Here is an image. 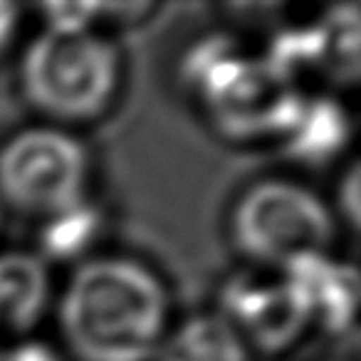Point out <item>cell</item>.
Masks as SVG:
<instances>
[{
    "label": "cell",
    "mask_w": 361,
    "mask_h": 361,
    "mask_svg": "<svg viewBox=\"0 0 361 361\" xmlns=\"http://www.w3.org/2000/svg\"><path fill=\"white\" fill-rule=\"evenodd\" d=\"M52 310L67 361H154L178 317L166 277L126 252L77 262Z\"/></svg>",
    "instance_id": "obj_1"
},
{
    "label": "cell",
    "mask_w": 361,
    "mask_h": 361,
    "mask_svg": "<svg viewBox=\"0 0 361 361\" xmlns=\"http://www.w3.org/2000/svg\"><path fill=\"white\" fill-rule=\"evenodd\" d=\"M18 92L45 124L80 129L106 119L124 99L126 57L94 27L42 23L18 55Z\"/></svg>",
    "instance_id": "obj_2"
},
{
    "label": "cell",
    "mask_w": 361,
    "mask_h": 361,
    "mask_svg": "<svg viewBox=\"0 0 361 361\" xmlns=\"http://www.w3.org/2000/svg\"><path fill=\"white\" fill-rule=\"evenodd\" d=\"M341 228L331 198L287 173L245 180L223 218L226 243L238 260L277 272H297L334 257Z\"/></svg>",
    "instance_id": "obj_3"
},
{
    "label": "cell",
    "mask_w": 361,
    "mask_h": 361,
    "mask_svg": "<svg viewBox=\"0 0 361 361\" xmlns=\"http://www.w3.org/2000/svg\"><path fill=\"white\" fill-rule=\"evenodd\" d=\"M94 154L75 129L32 121L0 141V211L42 226L87 206Z\"/></svg>",
    "instance_id": "obj_4"
},
{
    "label": "cell",
    "mask_w": 361,
    "mask_h": 361,
    "mask_svg": "<svg viewBox=\"0 0 361 361\" xmlns=\"http://www.w3.org/2000/svg\"><path fill=\"white\" fill-rule=\"evenodd\" d=\"M218 312L240 331L255 356H282L314 329L305 275L243 265L221 287Z\"/></svg>",
    "instance_id": "obj_5"
},
{
    "label": "cell",
    "mask_w": 361,
    "mask_h": 361,
    "mask_svg": "<svg viewBox=\"0 0 361 361\" xmlns=\"http://www.w3.org/2000/svg\"><path fill=\"white\" fill-rule=\"evenodd\" d=\"M50 275L32 247L0 250V346L35 336L55 300Z\"/></svg>",
    "instance_id": "obj_6"
},
{
    "label": "cell",
    "mask_w": 361,
    "mask_h": 361,
    "mask_svg": "<svg viewBox=\"0 0 361 361\" xmlns=\"http://www.w3.org/2000/svg\"><path fill=\"white\" fill-rule=\"evenodd\" d=\"M154 361H257V356L211 305L176 317Z\"/></svg>",
    "instance_id": "obj_7"
},
{
    "label": "cell",
    "mask_w": 361,
    "mask_h": 361,
    "mask_svg": "<svg viewBox=\"0 0 361 361\" xmlns=\"http://www.w3.org/2000/svg\"><path fill=\"white\" fill-rule=\"evenodd\" d=\"M20 13L23 8L18 6H0V50L18 35V27H20Z\"/></svg>",
    "instance_id": "obj_8"
},
{
    "label": "cell",
    "mask_w": 361,
    "mask_h": 361,
    "mask_svg": "<svg viewBox=\"0 0 361 361\" xmlns=\"http://www.w3.org/2000/svg\"><path fill=\"white\" fill-rule=\"evenodd\" d=\"M0 221H3V211H0Z\"/></svg>",
    "instance_id": "obj_9"
}]
</instances>
